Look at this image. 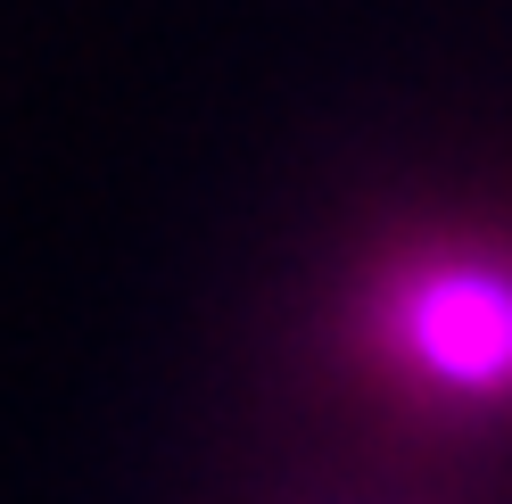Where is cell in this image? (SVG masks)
I'll return each mask as SVG.
<instances>
[{
  "label": "cell",
  "instance_id": "obj_1",
  "mask_svg": "<svg viewBox=\"0 0 512 504\" xmlns=\"http://www.w3.org/2000/svg\"><path fill=\"white\" fill-rule=\"evenodd\" d=\"M339 381L405 430L512 438V215H397L323 306Z\"/></svg>",
  "mask_w": 512,
  "mask_h": 504
}]
</instances>
